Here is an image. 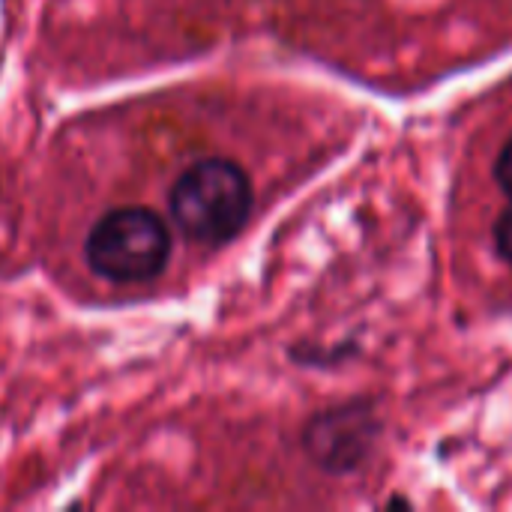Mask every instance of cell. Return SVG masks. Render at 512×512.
<instances>
[{"label":"cell","instance_id":"1","mask_svg":"<svg viewBox=\"0 0 512 512\" xmlns=\"http://www.w3.org/2000/svg\"><path fill=\"white\" fill-rule=\"evenodd\" d=\"M255 189L249 174L222 156L192 162L171 186L168 210L183 237L201 246L234 240L252 216Z\"/></svg>","mask_w":512,"mask_h":512},{"label":"cell","instance_id":"2","mask_svg":"<svg viewBox=\"0 0 512 512\" xmlns=\"http://www.w3.org/2000/svg\"><path fill=\"white\" fill-rule=\"evenodd\" d=\"M171 255V234L150 207L108 210L84 240L87 267L117 285H141L156 279Z\"/></svg>","mask_w":512,"mask_h":512},{"label":"cell","instance_id":"3","mask_svg":"<svg viewBox=\"0 0 512 512\" xmlns=\"http://www.w3.org/2000/svg\"><path fill=\"white\" fill-rule=\"evenodd\" d=\"M381 417L372 399H351L333 408L318 411L303 426V453L315 468L333 477L360 471L381 438Z\"/></svg>","mask_w":512,"mask_h":512},{"label":"cell","instance_id":"4","mask_svg":"<svg viewBox=\"0 0 512 512\" xmlns=\"http://www.w3.org/2000/svg\"><path fill=\"white\" fill-rule=\"evenodd\" d=\"M495 249L507 264H512V201L495 222Z\"/></svg>","mask_w":512,"mask_h":512},{"label":"cell","instance_id":"5","mask_svg":"<svg viewBox=\"0 0 512 512\" xmlns=\"http://www.w3.org/2000/svg\"><path fill=\"white\" fill-rule=\"evenodd\" d=\"M495 180H498L501 192L512 201V138L501 147V153L495 159Z\"/></svg>","mask_w":512,"mask_h":512}]
</instances>
